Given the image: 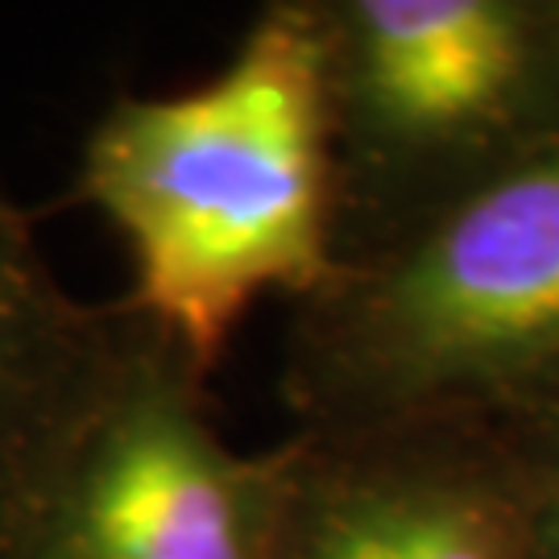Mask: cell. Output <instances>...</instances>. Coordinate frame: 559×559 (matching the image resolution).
<instances>
[{
    "mask_svg": "<svg viewBox=\"0 0 559 559\" xmlns=\"http://www.w3.org/2000/svg\"><path fill=\"white\" fill-rule=\"evenodd\" d=\"M559 378V138L340 258L290 302V431L460 427Z\"/></svg>",
    "mask_w": 559,
    "mask_h": 559,
    "instance_id": "obj_2",
    "label": "cell"
},
{
    "mask_svg": "<svg viewBox=\"0 0 559 559\" xmlns=\"http://www.w3.org/2000/svg\"><path fill=\"white\" fill-rule=\"evenodd\" d=\"M526 526V559H559V460L547 498H519Z\"/></svg>",
    "mask_w": 559,
    "mask_h": 559,
    "instance_id": "obj_7",
    "label": "cell"
},
{
    "mask_svg": "<svg viewBox=\"0 0 559 559\" xmlns=\"http://www.w3.org/2000/svg\"><path fill=\"white\" fill-rule=\"evenodd\" d=\"M75 191L124 245L120 302L212 378L261 299L299 302L336 261L311 4H261L195 87L108 104L83 133Z\"/></svg>",
    "mask_w": 559,
    "mask_h": 559,
    "instance_id": "obj_1",
    "label": "cell"
},
{
    "mask_svg": "<svg viewBox=\"0 0 559 559\" xmlns=\"http://www.w3.org/2000/svg\"><path fill=\"white\" fill-rule=\"evenodd\" d=\"M307 4L332 141L336 261L535 154L514 145L547 59L531 9L514 0Z\"/></svg>",
    "mask_w": 559,
    "mask_h": 559,
    "instance_id": "obj_4",
    "label": "cell"
},
{
    "mask_svg": "<svg viewBox=\"0 0 559 559\" xmlns=\"http://www.w3.org/2000/svg\"><path fill=\"white\" fill-rule=\"evenodd\" d=\"M270 559H526L522 501L460 427L286 431Z\"/></svg>",
    "mask_w": 559,
    "mask_h": 559,
    "instance_id": "obj_5",
    "label": "cell"
},
{
    "mask_svg": "<svg viewBox=\"0 0 559 559\" xmlns=\"http://www.w3.org/2000/svg\"><path fill=\"white\" fill-rule=\"evenodd\" d=\"M120 302L62 286L34 212L0 179V535L117 340Z\"/></svg>",
    "mask_w": 559,
    "mask_h": 559,
    "instance_id": "obj_6",
    "label": "cell"
},
{
    "mask_svg": "<svg viewBox=\"0 0 559 559\" xmlns=\"http://www.w3.org/2000/svg\"><path fill=\"white\" fill-rule=\"evenodd\" d=\"M207 381L120 302L117 340L25 485L0 559L274 556L286 443L237 448Z\"/></svg>",
    "mask_w": 559,
    "mask_h": 559,
    "instance_id": "obj_3",
    "label": "cell"
}]
</instances>
